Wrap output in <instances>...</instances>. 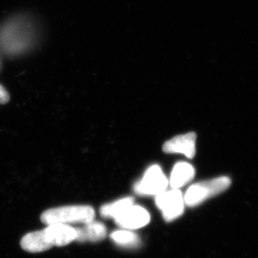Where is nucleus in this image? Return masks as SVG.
Returning a JSON list of instances; mask_svg holds the SVG:
<instances>
[{
    "label": "nucleus",
    "instance_id": "nucleus-9",
    "mask_svg": "<svg viewBox=\"0 0 258 258\" xmlns=\"http://www.w3.org/2000/svg\"><path fill=\"white\" fill-rule=\"evenodd\" d=\"M20 245L25 251L37 253L51 248L52 245L47 239L44 229L26 234L20 241Z\"/></svg>",
    "mask_w": 258,
    "mask_h": 258
},
{
    "label": "nucleus",
    "instance_id": "nucleus-5",
    "mask_svg": "<svg viewBox=\"0 0 258 258\" xmlns=\"http://www.w3.org/2000/svg\"><path fill=\"white\" fill-rule=\"evenodd\" d=\"M156 203L166 222L176 219L184 212L185 201L179 189L164 190L156 196Z\"/></svg>",
    "mask_w": 258,
    "mask_h": 258
},
{
    "label": "nucleus",
    "instance_id": "nucleus-3",
    "mask_svg": "<svg viewBox=\"0 0 258 258\" xmlns=\"http://www.w3.org/2000/svg\"><path fill=\"white\" fill-rule=\"evenodd\" d=\"M30 33L20 23H10L0 31V44L10 53H18L27 46Z\"/></svg>",
    "mask_w": 258,
    "mask_h": 258
},
{
    "label": "nucleus",
    "instance_id": "nucleus-1",
    "mask_svg": "<svg viewBox=\"0 0 258 258\" xmlns=\"http://www.w3.org/2000/svg\"><path fill=\"white\" fill-rule=\"evenodd\" d=\"M95 210L90 206H68L47 210L41 215L44 224H86L95 219Z\"/></svg>",
    "mask_w": 258,
    "mask_h": 258
},
{
    "label": "nucleus",
    "instance_id": "nucleus-7",
    "mask_svg": "<svg viewBox=\"0 0 258 258\" xmlns=\"http://www.w3.org/2000/svg\"><path fill=\"white\" fill-rule=\"evenodd\" d=\"M196 141L197 135L194 132L180 135L164 144L163 151L166 153L183 154L188 158L192 159L196 155Z\"/></svg>",
    "mask_w": 258,
    "mask_h": 258
},
{
    "label": "nucleus",
    "instance_id": "nucleus-2",
    "mask_svg": "<svg viewBox=\"0 0 258 258\" xmlns=\"http://www.w3.org/2000/svg\"><path fill=\"white\" fill-rule=\"evenodd\" d=\"M231 184V179L227 176H220L194 184L185 193V204L188 207H196L207 199L223 192L229 188Z\"/></svg>",
    "mask_w": 258,
    "mask_h": 258
},
{
    "label": "nucleus",
    "instance_id": "nucleus-11",
    "mask_svg": "<svg viewBox=\"0 0 258 258\" xmlns=\"http://www.w3.org/2000/svg\"><path fill=\"white\" fill-rule=\"evenodd\" d=\"M195 175V170L190 164L179 162L176 164L171 172L170 184L173 189H179L186 185L192 180Z\"/></svg>",
    "mask_w": 258,
    "mask_h": 258
},
{
    "label": "nucleus",
    "instance_id": "nucleus-8",
    "mask_svg": "<svg viewBox=\"0 0 258 258\" xmlns=\"http://www.w3.org/2000/svg\"><path fill=\"white\" fill-rule=\"evenodd\" d=\"M44 232L52 246H66L76 241L77 237L76 228L70 225H48L46 228H44Z\"/></svg>",
    "mask_w": 258,
    "mask_h": 258
},
{
    "label": "nucleus",
    "instance_id": "nucleus-13",
    "mask_svg": "<svg viewBox=\"0 0 258 258\" xmlns=\"http://www.w3.org/2000/svg\"><path fill=\"white\" fill-rule=\"evenodd\" d=\"M113 241L117 245L124 247H136L139 246L140 238L137 234L127 230L115 231L110 235Z\"/></svg>",
    "mask_w": 258,
    "mask_h": 258
},
{
    "label": "nucleus",
    "instance_id": "nucleus-14",
    "mask_svg": "<svg viewBox=\"0 0 258 258\" xmlns=\"http://www.w3.org/2000/svg\"><path fill=\"white\" fill-rule=\"evenodd\" d=\"M9 100H10L9 93L0 85V104H6Z\"/></svg>",
    "mask_w": 258,
    "mask_h": 258
},
{
    "label": "nucleus",
    "instance_id": "nucleus-4",
    "mask_svg": "<svg viewBox=\"0 0 258 258\" xmlns=\"http://www.w3.org/2000/svg\"><path fill=\"white\" fill-rule=\"evenodd\" d=\"M168 180L157 165L152 166L146 171L142 180L134 185L135 192L142 196L159 195L166 190Z\"/></svg>",
    "mask_w": 258,
    "mask_h": 258
},
{
    "label": "nucleus",
    "instance_id": "nucleus-10",
    "mask_svg": "<svg viewBox=\"0 0 258 258\" xmlns=\"http://www.w3.org/2000/svg\"><path fill=\"white\" fill-rule=\"evenodd\" d=\"M77 231V237L76 241L80 242L90 241V242H96L105 238L106 236V227L101 222H92L83 224V227L76 228Z\"/></svg>",
    "mask_w": 258,
    "mask_h": 258
},
{
    "label": "nucleus",
    "instance_id": "nucleus-12",
    "mask_svg": "<svg viewBox=\"0 0 258 258\" xmlns=\"http://www.w3.org/2000/svg\"><path fill=\"white\" fill-rule=\"evenodd\" d=\"M134 205V198L128 197V198H122L120 200L112 202L110 204H105L100 208V215L105 218H113L122 214L125 210Z\"/></svg>",
    "mask_w": 258,
    "mask_h": 258
},
{
    "label": "nucleus",
    "instance_id": "nucleus-6",
    "mask_svg": "<svg viewBox=\"0 0 258 258\" xmlns=\"http://www.w3.org/2000/svg\"><path fill=\"white\" fill-rule=\"evenodd\" d=\"M151 217L143 207L132 205L122 214L115 217V222L124 229H139L148 224Z\"/></svg>",
    "mask_w": 258,
    "mask_h": 258
}]
</instances>
